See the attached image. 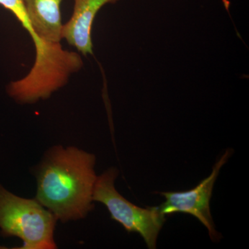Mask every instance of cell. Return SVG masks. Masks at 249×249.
Here are the masks:
<instances>
[{
    "label": "cell",
    "mask_w": 249,
    "mask_h": 249,
    "mask_svg": "<svg viewBox=\"0 0 249 249\" xmlns=\"http://www.w3.org/2000/svg\"><path fill=\"white\" fill-rule=\"evenodd\" d=\"M73 14L62 26V37L78 52L87 55L93 54L91 30L96 15L103 6L119 0H73Z\"/></svg>",
    "instance_id": "5"
},
{
    "label": "cell",
    "mask_w": 249,
    "mask_h": 249,
    "mask_svg": "<svg viewBox=\"0 0 249 249\" xmlns=\"http://www.w3.org/2000/svg\"><path fill=\"white\" fill-rule=\"evenodd\" d=\"M57 218L37 201L23 199L0 186V228L5 237L16 236L22 249H53Z\"/></svg>",
    "instance_id": "2"
},
{
    "label": "cell",
    "mask_w": 249,
    "mask_h": 249,
    "mask_svg": "<svg viewBox=\"0 0 249 249\" xmlns=\"http://www.w3.org/2000/svg\"><path fill=\"white\" fill-rule=\"evenodd\" d=\"M231 149H228L218 160L213 168L211 175L199 184L189 191L178 192H155L165 197L163 204L158 206L160 213L167 215L184 213L194 216L207 229L211 240H220L222 235L216 231L210 209L214 183L221 168L232 155Z\"/></svg>",
    "instance_id": "4"
},
{
    "label": "cell",
    "mask_w": 249,
    "mask_h": 249,
    "mask_svg": "<svg viewBox=\"0 0 249 249\" xmlns=\"http://www.w3.org/2000/svg\"><path fill=\"white\" fill-rule=\"evenodd\" d=\"M31 24L46 43L60 45L62 40L60 5L63 0H22Z\"/></svg>",
    "instance_id": "6"
},
{
    "label": "cell",
    "mask_w": 249,
    "mask_h": 249,
    "mask_svg": "<svg viewBox=\"0 0 249 249\" xmlns=\"http://www.w3.org/2000/svg\"><path fill=\"white\" fill-rule=\"evenodd\" d=\"M118 175V170L111 168L97 177L93 188V200L104 204L111 218L121 224L127 232H137L142 236L147 248H157V239L166 217L160 213L158 206L144 209L121 196L114 186Z\"/></svg>",
    "instance_id": "3"
},
{
    "label": "cell",
    "mask_w": 249,
    "mask_h": 249,
    "mask_svg": "<svg viewBox=\"0 0 249 249\" xmlns=\"http://www.w3.org/2000/svg\"><path fill=\"white\" fill-rule=\"evenodd\" d=\"M95 162L77 147H54L37 174V201L62 222L84 218L93 208Z\"/></svg>",
    "instance_id": "1"
}]
</instances>
